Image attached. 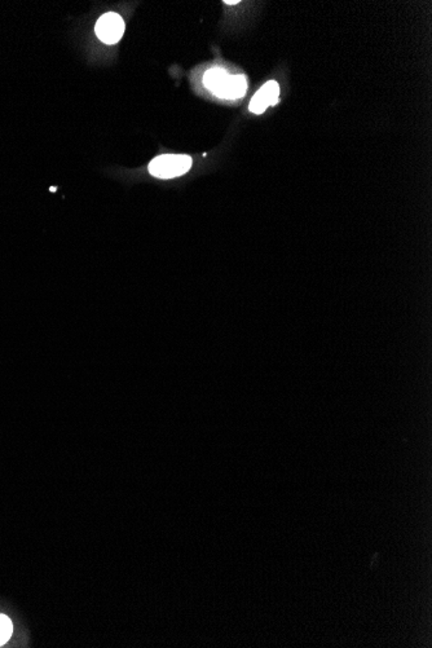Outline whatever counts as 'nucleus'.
<instances>
[{
  "instance_id": "nucleus-1",
  "label": "nucleus",
  "mask_w": 432,
  "mask_h": 648,
  "mask_svg": "<svg viewBox=\"0 0 432 648\" xmlns=\"http://www.w3.org/2000/svg\"><path fill=\"white\" fill-rule=\"evenodd\" d=\"M192 158L184 154H162L152 159L149 172L158 179L179 178L191 170Z\"/></svg>"
},
{
  "instance_id": "nucleus-2",
  "label": "nucleus",
  "mask_w": 432,
  "mask_h": 648,
  "mask_svg": "<svg viewBox=\"0 0 432 648\" xmlns=\"http://www.w3.org/2000/svg\"><path fill=\"white\" fill-rule=\"evenodd\" d=\"M126 30V25L123 18L120 15L109 12L98 18L95 26V33L97 37L104 42L105 45H115L123 37Z\"/></svg>"
},
{
  "instance_id": "nucleus-3",
  "label": "nucleus",
  "mask_w": 432,
  "mask_h": 648,
  "mask_svg": "<svg viewBox=\"0 0 432 648\" xmlns=\"http://www.w3.org/2000/svg\"><path fill=\"white\" fill-rule=\"evenodd\" d=\"M280 100V86L275 81L266 83L259 92L253 97L251 103L249 105L250 112L254 114H261L266 112L268 106L276 105Z\"/></svg>"
},
{
  "instance_id": "nucleus-4",
  "label": "nucleus",
  "mask_w": 432,
  "mask_h": 648,
  "mask_svg": "<svg viewBox=\"0 0 432 648\" xmlns=\"http://www.w3.org/2000/svg\"><path fill=\"white\" fill-rule=\"evenodd\" d=\"M246 91L247 81L245 75H229L227 82L224 83L223 89L217 92L216 96L236 100L244 97Z\"/></svg>"
},
{
  "instance_id": "nucleus-5",
  "label": "nucleus",
  "mask_w": 432,
  "mask_h": 648,
  "mask_svg": "<svg viewBox=\"0 0 432 648\" xmlns=\"http://www.w3.org/2000/svg\"><path fill=\"white\" fill-rule=\"evenodd\" d=\"M228 76L229 74L227 70L220 67H212L203 76V84L216 96L217 92L223 89L224 83L227 82Z\"/></svg>"
},
{
  "instance_id": "nucleus-6",
  "label": "nucleus",
  "mask_w": 432,
  "mask_h": 648,
  "mask_svg": "<svg viewBox=\"0 0 432 648\" xmlns=\"http://www.w3.org/2000/svg\"><path fill=\"white\" fill-rule=\"evenodd\" d=\"M12 630V621L6 615L0 613V646H3L11 638Z\"/></svg>"
},
{
  "instance_id": "nucleus-7",
  "label": "nucleus",
  "mask_w": 432,
  "mask_h": 648,
  "mask_svg": "<svg viewBox=\"0 0 432 648\" xmlns=\"http://www.w3.org/2000/svg\"><path fill=\"white\" fill-rule=\"evenodd\" d=\"M224 3H225V4H229V6H234V4H239V0H231V1H228V0H225V1H224Z\"/></svg>"
}]
</instances>
